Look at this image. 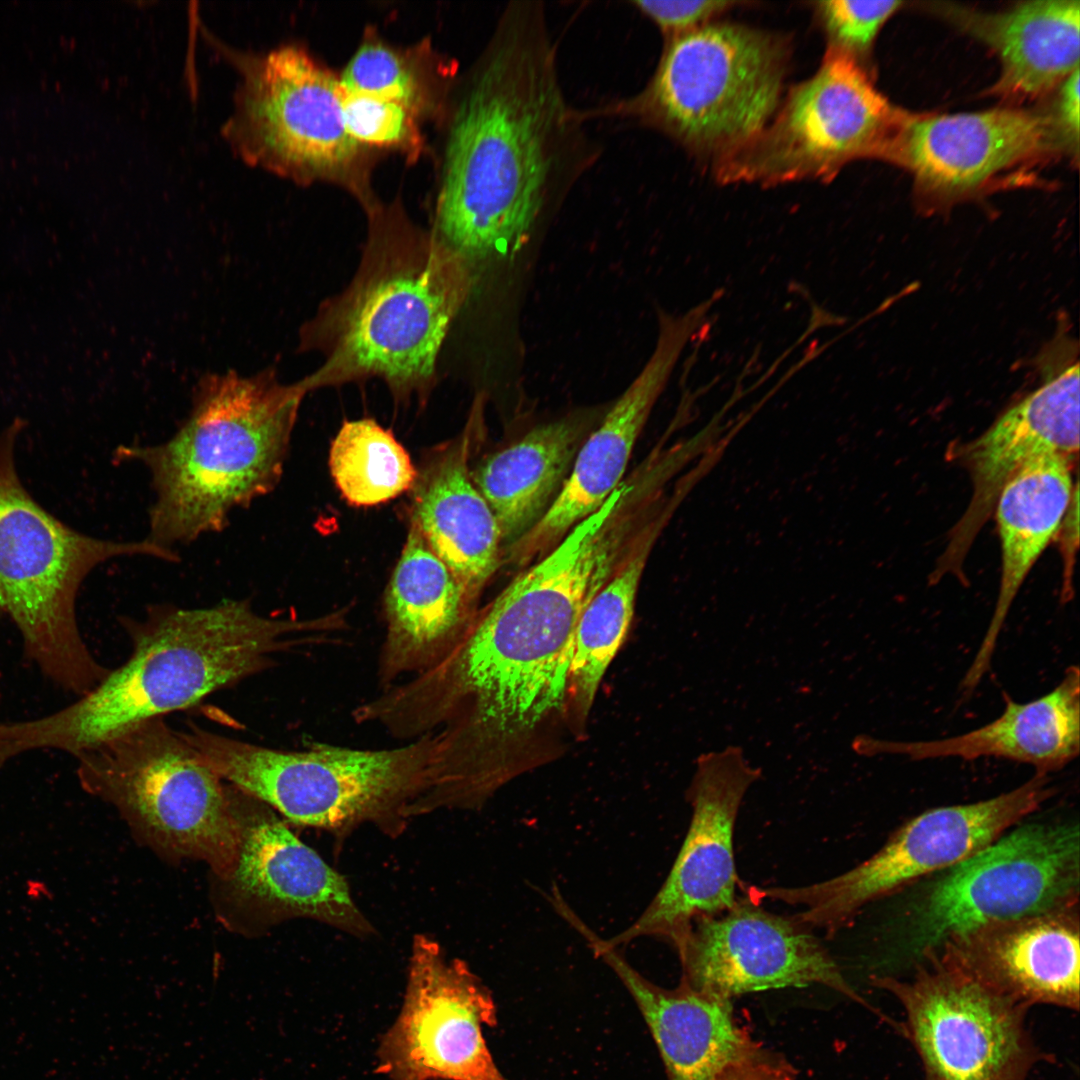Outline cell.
<instances>
[{
  "mask_svg": "<svg viewBox=\"0 0 1080 1080\" xmlns=\"http://www.w3.org/2000/svg\"><path fill=\"white\" fill-rule=\"evenodd\" d=\"M1072 461L1058 454L1035 457L1004 484L994 511L1001 546L998 597L982 643L961 688L972 692L991 666L998 637L1029 571L1056 537L1074 488Z\"/></svg>",
  "mask_w": 1080,
  "mask_h": 1080,
  "instance_id": "4316f807",
  "label": "cell"
},
{
  "mask_svg": "<svg viewBox=\"0 0 1080 1080\" xmlns=\"http://www.w3.org/2000/svg\"><path fill=\"white\" fill-rule=\"evenodd\" d=\"M1078 907L985 926L936 951L983 985L1030 1008L1078 1011Z\"/></svg>",
  "mask_w": 1080,
  "mask_h": 1080,
  "instance_id": "7402d4cb",
  "label": "cell"
},
{
  "mask_svg": "<svg viewBox=\"0 0 1080 1080\" xmlns=\"http://www.w3.org/2000/svg\"><path fill=\"white\" fill-rule=\"evenodd\" d=\"M671 941L682 966L680 981L711 996L732 1000L818 984L866 1004L811 928L764 909L752 897L722 914L695 919Z\"/></svg>",
  "mask_w": 1080,
  "mask_h": 1080,
  "instance_id": "2e32d148",
  "label": "cell"
},
{
  "mask_svg": "<svg viewBox=\"0 0 1080 1080\" xmlns=\"http://www.w3.org/2000/svg\"><path fill=\"white\" fill-rule=\"evenodd\" d=\"M903 1011L896 1025L915 1050L925 1080H1029L1055 1056L1035 1039L1030 1007L1005 997L938 952L912 975L872 976Z\"/></svg>",
  "mask_w": 1080,
  "mask_h": 1080,
  "instance_id": "7c38bea8",
  "label": "cell"
},
{
  "mask_svg": "<svg viewBox=\"0 0 1080 1080\" xmlns=\"http://www.w3.org/2000/svg\"><path fill=\"white\" fill-rule=\"evenodd\" d=\"M1005 709L994 721L965 734L927 741H894L856 736L862 756H904L910 760L996 757L1030 764L1048 774L1064 768L1080 750V672L1066 669L1060 683L1035 700L1018 703L1005 695Z\"/></svg>",
  "mask_w": 1080,
  "mask_h": 1080,
  "instance_id": "cb8c5ba5",
  "label": "cell"
},
{
  "mask_svg": "<svg viewBox=\"0 0 1080 1080\" xmlns=\"http://www.w3.org/2000/svg\"><path fill=\"white\" fill-rule=\"evenodd\" d=\"M538 1H513L456 111L430 231L476 271L518 251L599 149Z\"/></svg>",
  "mask_w": 1080,
  "mask_h": 1080,
  "instance_id": "7a4b0ae2",
  "label": "cell"
},
{
  "mask_svg": "<svg viewBox=\"0 0 1080 1080\" xmlns=\"http://www.w3.org/2000/svg\"><path fill=\"white\" fill-rule=\"evenodd\" d=\"M795 1071L784 1058L760 1047L730 1064L716 1080H794Z\"/></svg>",
  "mask_w": 1080,
  "mask_h": 1080,
  "instance_id": "d590c367",
  "label": "cell"
},
{
  "mask_svg": "<svg viewBox=\"0 0 1080 1080\" xmlns=\"http://www.w3.org/2000/svg\"><path fill=\"white\" fill-rule=\"evenodd\" d=\"M496 1024L488 988L427 935L411 947L401 1011L378 1050L390 1080H507L483 1037Z\"/></svg>",
  "mask_w": 1080,
  "mask_h": 1080,
  "instance_id": "9a60e30c",
  "label": "cell"
},
{
  "mask_svg": "<svg viewBox=\"0 0 1080 1080\" xmlns=\"http://www.w3.org/2000/svg\"><path fill=\"white\" fill-rule=\"evenodd\" d=\"M217 47L240 75L223 130L242 160L294 178L349 168L360 144L346 129L338 78L294 45L264 53Z\"/></svg>",
  "mask_w": 1080,
  "mask_h": 1080,
  "instance_id": "5bb4252c",
  "label": "cell"
},
{
  "mask_svg": "<svg viewBox=\"0 0 1080 1080\" xmlns=\"http://www.w3.org/2000/svg\"><path fill=\"white\" fill-rule=\"evenodd\" d=\"M903 4L901 1L829 0L815 3L829 47L842 50L857 61L871 48L886 20Z\"/></svg>",
  "mask_w": 1080,
  "mask_h": 1080,
  "instance_id": "836d02e7",
  "label": "cell"
},
{
  "mask_svg": "<svg viewBox=\"0 0 1080 1080\" xmlns=\"http://www.w3.org/2000/svg\"><path fill=\"white\" fill-rule=\"evenodd\" d=\"M121 623L132 645L126 662L56 712L0 723L2 760L37 749L76 757L265 671L275 655L339 627L335 614L306 620L263 616L247 599L202 608L153 605L143 618Z\"/></svg>",
  "mask_w": 1080,
  "mask_h": 1080,
  "instance_id": "3957f363",
  "label": "cell"
},
{
  "mask_svg": "<svg viewBox=\"0 0 1080 1080\" xmlns=\"http://www.w3.org/2000/svg\"><path fill=\"white\" fill-rule=\"evenodd\" d=\"M470 431L417 475L411 522L474 606L503 562V546L497 519L468 467Z\"/></svg>",
  "mask_w": 1080,
  "mask_h": 1080,
  "instance_id": "484cf974",
  "label": "cell"
},
{
  "mask_svg": "<svg viewBox=\"0 0 1080 1080\" xmlns=\"http://www.w3.org/2000/svg\"><path fill=\"white\" fill-rule=\"evenodd\" d=\"M963 16L1000 57L993 92L1001 96L1044 95L1079 68V1H1029L999 14Z\"/></svg>",
  "mask_w": 1080,
  "mask_h": 1080,
  "instance_id": "f1b7e54d",
  "label": "cell"
},
{
  "mask_svg": "<svg viewBox=\"0 0 1080 1080\" xmlns=\"http://www.w3.org/2000/svg\"><path fill=\"white\" fill-rule=\"evenodd\" d=\"M22 427L16 420L0 431V613L19 630L26 657L58 687L80 696L109 671L78 627L76 600L85 578L119 557L180 558L147 538L123 542L84 534L47 511L17 471Z\"/></svg>",
  "mask_w": 1080,
  "mask_h": 1080,
  "instance_id": "8992f818",
  "label": "cell"
},
{
  "mask_svg": "<svg viewBox=\"0 0 1080 1080\" xmlns=\"http://www.w3.org/2000/svg\"><path fill=\"white\" fill-rule=\"evenodd\" d=\"M182 734L226 783L291 823L337 835L366 823L391 836L401 833L428 787L435 748L432 733L391 749L313 743L301 751L252 744L194 724Z\"/></svg>",
  "mask_w": 1080,
  "mask_h": 1080,
  "instance_id": "ba28073f",
  "label": "cell"
},
{
  "mask_svg": "<svg viewBox=\"0 0 1080 1080\" xmlns=\"http://www.w3.org/2000/svg\"><path fill=\"white\" fill-rule=\"evenodd\" d=\"M384 608L387 632L379 664L384 684L438 664L476 614L452 572L412 522L385 591Z\"/></svg>",
  "mask_w": 1080,
  "mask_h": 1080,
  "instance_id": "d4e9b609",
  "label": "cell"
},
{
  "mask_svg": "<svg viewBox=\"0 0 1080 1080\" xmlns=\"http://www.w3.org/2000/svg\"><path fill=\"white\" fill-rule=\"evenodd\" d=\"M908 116L853 56L828 46L817 72L789 91L753 140L714 163V174L723 184L832 180L852 160H889Z\"/></svg>",
  "mask_w": 1080,
  "mask_h": 1080,
  "instance_id": "8fae6325",
  "label": "cell"
},
{
  "mask_svg": "<svg viewBox=\"0 0 1080 1080\" xmlns=\"http://www.w3.org/2000/svg\"><path fill=\"white\" fill-rule=\"evenodd\" d=\"M737 2L722 0H637L631 2L642 15L652 21L664 40L696 30L730 9Z\"/></svg>",
  "mask_w": 1080,
  "mask_h": 1080,
  "instance_id": "e575fe53",
  "label": "cell"
},
{
  "mask_svg": "<svg viewBox=\"0 0 1080 1080\" xmlns=\"http://www.w3.org/2000/svg\"><path fill=\"white\" fill-rule=\"evenodd\" d=\"M1076 484L1068 509L1057 534H1061V546L1064 561V582L1062 599L1068 600L1072 594L1073 563L1079 542V496Z\"/></svg>",
  "mask_w": 1080,
  "mask_h": 1080,
  "instance_id": "74e56055",
  "label": "cell"
},
{
  "mask_svg": "<svg viewBox=\"0 0 1080 1080\" xmlns=\"http://www.w3.org/2000/svg\"><path fill=\"white\" fill-rule=\"evenodd\" d=\"M789 61L782 37L748 26L709 23L665 40L637 93L586 110L664 134L714 163L753 140L777 111Z\"/></svg>",
  "mask_w": 1080,
  "mask_h": 1080,
  "instance_id": "52a82bcc",
  "label": "cell"
},
{
  "mask_svg": "<svg viewBox=\"0 0 1080 1080\" xmlns=\"http://www.w3.org/2000/svg\"><path fill=\"white\" fill-rule=\"evenodd\" d=\"M1057 134L1050 117L1013 109L909 114L890 161L908 168L923 192L949 200L1050 150Z\"/></svg>",
  "mask_w": 1080,
  "mask_h": 1080,
  "instance_id": "d6986e66",
  "label": "cell"
},
{
  "mask_svg": "<svg viewBox=\"0 0 1080 1080\" xmlns=\"http://www.w3.org/2000/svg\"><path fill=\"white\" fill-rule=\"evenodd\" d=\"M369 213L351 280L299 329L297 351L320 357L301 382L309 392L379 379L398 402L425 400L477 273L399 212Z\"/></svg>",
  "mask_w": 1080,
  "mask_h": 1080,
  "instance_id": "277c9868",
  "label": "cell"
},
{
  "mask_svg": "<svg viewBox=\"0 0 1080 1080\" xmlns=\"http://www.w3.org/2000/svg\"><path fill=\"white\" fill-rule=\"evenodd\" d=\"M339 82L346 90L392 100L415 113L421 105V86L410 64L378 41L356 51Z\"/></svg>",
  "mask_w": 1080,
  "mask_h": 1080,
  "instance_id": "1f68e13d",
  "label": "cell"
},
{
  "mask_svg": "<svg viewBox=\"0 0 1080 1080\" xmlns=\"http://www.w3.org/2000/svg\"><path fill=\"white\" fill-rule=\"evenodd\" d=\"M329 468L345 500L360 507L396 498L413 488L418 475L405 448L370 418L343 422L331 444Z\"/></svg>",
  "mask_w": 1080,
  "mask_h": 1080,
  "instance_id": "4dcf8cb0",
  "label": "cell"
},
{
  "mask_svg": "<svg viewBox=\"0 0 1080 1080\" xmlns=\"http://www.w3.org/2000/svg\"><path fill=\"white\" fill-rule=\"evenodd\" d=\"M673 511L665 506L644 527L615 572L582 611L574 639L570 700L586 715L604 674L630 626L640 581L651 550Z\"/></svg>",
  "mask_w": 1080,
  "mask_h": 1080,
  "instance_id": "f546056e",
  "label": "cell"
},
{
  "mask_svg": "<svg viewBox=\"0 0 1080 1080\" xmlns=\"http://www.w3.org/2000/svg\"><path fill=\"white\" fill-rule=\"evenodd\" d=\"M761 777L740 746L697 758L687 791L692 818L673 867L640 917L605 940L609 946L644 936L672 940L695 919L722 914L736 903L734 828L744 796Z\"/></svg>",
  "mask_w": 1080,
  "mask_h": 1080,
  "instance_id": "e0dca14e",
  "label": "cell"
},
{
  "mask_svg": "<svg viewBox=\"0 0 1080 1080\" xmlns=\"http://www.w3.org/2000/svg\"><path fill=\"white\" fill-rule=\"evenodd\" d=\"M658 337L642 370L581 445L571 471L542 519L503 553V561L525 568L555 548L595 513L623 481L632 451L688 341L702 326L694 310L672 315L658 310Z\"/></svg>",
  "mask_w": 1080,
  "mask_h": 1080,
  "instance_id": "ac0fdd59",
  "label": "cell"
},
{
  "mask_svg": "<svg viewBox=\"0 0 1080 1080\" xmlns=\"http://www.w3.org/2000/svg\"><path fill=\"white\" fill-rule=\"evenodd\" d=\"M1079 893V825L1017 824L909 901L892 953L914 964L985 926L1076 908Z\"/></svg>",
  "mask_w": 1080,
  "mask_h": 1080,
  "instance_id": "30bf717a",
  "label": "cell"
},
{
  "mask_svg": "<svg viewBox=\"0 0 1080 1080\" xmlns=\"http://www.w3.org/2000/svg\"><path fill=\"white\" fill-rule=\"evenodd\" d=\"M76 759L81 786L114 805L154 846L202 860L228 880L240 826L226 782L163 717Z\"/></svg>",
  "mask_w": 1080,
  "mask_h": 1080,
  "instance_id": "9c48e42d",
  "label": "cell"
},
{
  "mask_svg": "<svg viewBox=\"0 0 1080 1080\" xmlns=\"http://www.w3.org/2000/svg\"><path fill=\"white\" fill-rule=\"evenodd\" d=\"M1079 68L1063 82L1059 94L1056 126L1061 136L1078 150L1079 142Z\"/></svg>",
  "mask_w": 1080,
  "mask_h": 1080,
  "instance_id": "8d00e7d4",
  "label": "cell"
},
{
  "mask_svg": "<svg viewBox=\"0 0 1080 1080\" xmlns=\"http://www.w3.org/2000/svg\"><path fill=\"white\" fill-rule=\"evenodd\" d=\"M568 922L633 997L657 1044L668 1080H716L727 1066L761 1047L738 1023L731 1000L696 991L681 981L675 989L657 986L576 915Z\"/></svg>",
  "mask_w": 1080,
  "mask_h": 1080,
  "instance_id": "603a6c76",
  "label": "cell"
},
{
  "mask_svg": "<svg viewBox=\"0 0 1080 1080\" xmlns=\"http://www.w3.org/2000/svg\"><path fill=\"white\" fill-rule=\"evenodd\" d=\"M1054 793L1049 775L1035 772L1025 783L995 797L920 813L871 857L831 879L800 887H751L749 892L757 900L801 906L794 915L797 920L833 934L867 904L942 872L986 847Z\"/></svg>",
  "mask_w": 1080,
  "mask_h": 1080,
  "instance_id": "4fadbf2b",
  "label": "cell"
},
{
  "mask_svg": "<svg viewBox=\"0 0 1080 1080\" xmlns=\"http://www.w3.org/2000/svg\"><path fill=\"white\" fill-rule=\"evenodd\" d=\"M1079 450V366L1050 379L961 448L973 492L952 529L934 578L959 570L980 529L994 511L1007 480L1029 460L1058 454L1073 461Z\"/></svg>",
  "mask_w": 1080,
  "mask_h": 1080,
  "instance_id": "44dd1931",
  "label": "cell"
},
{
  "mask_svg": "<svg viewBox=\"0 0 1080 1080\" xmlns=\"http://www.w3.org/2000/svg\"><path fill=\"white\" fill-rule=\"evenodd\" d=\"M307 393L301 380L282 383L274 367L251 376L207 373L168 440L121 445L118 461L142 465L150 476L146 538L169 549L189 544L223 531L234 510L272 492Z\"/></svg>",
  "mask_w": 1080,
  "mask_h": 1080,
  "instance_id": "5b68a950",
  "label": "cell"
},
{
  "mask_svg": "<svg viewBox=\"0 0 1080 1080\" xmlns=\"http://www.w3.org/2000/svg\"><path fill=\"white\" fill-rule=\"evenodd\" d=\"M228 794L240 826L228 880L239 895L278 916L310 918L360 937L374 932L343 875L261 801L230 784Z\"/></svg>",
  "mask_w": 1080,
  "mask_h": 1080,
  "instance_id": "ffe728a7",
  "label": "cell"
},
{
  "mask_svg": "<svg viewBox=\"0 0 1080 1080\" xmlns=\"http://www.w3.org/2000/svg\"><path fill=\"white\" fill-rule=\"evenodd\" d=\"M594 423L595 416L583 412L538 425L471 471L497 519L503 552L554 503Z\"/></svg>",
  "mask_w": 1080,
  "mask_h": 1080,
  "instance_id": "83f0119b",
  "label": "cell"
},
{
  "mask_svg": "<svg viewBox=\"0 0 1080 1080\" xmlns=\"http://www.w3.org/2000/svg\"><path fill=\"white\" fill-rule=\"evenodd\" d=\"M622 556L612 531L582 521L475 614L443 660L363 704L362 720L400 739L432 733L434 789L486 800L508 778L512 748L570 700L579 617Z\"/></svg>",
  "mask_w": 1080,
  "mask_h": 1080,
  "instance_id": "6da1fadb",
  "label": "cell"
},
{
  "mask_svg": "<svg viewBox=\"0 0 1080 1080\" xmlns=\"http://www.w3.org/2000/svg\"><path fill=\"white\" fill-rule=\"evenodd\" d=\"M340 97L346 129L358 144L402 148L417 146L416 113L406 106L349 91L341 85Z\"/></svg>",
  "mask_w": 1080,
  "mask_h": 1080,
  "instance_id": "d6a6232c",
  "label": "cell"
}]
</instances>
